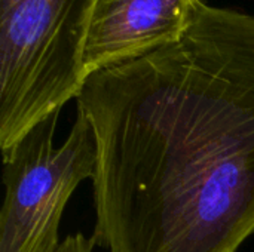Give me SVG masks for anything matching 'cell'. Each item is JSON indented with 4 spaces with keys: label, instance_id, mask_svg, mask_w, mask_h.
<instances>
[{
    "label": "cell",
    "instance_id": "6da1fadb",
    "mask_svg": "<svg viewBox=\"0 0 254 252\" xmlns=\"http://www.w3.org/2000/svg\"><path fill=\"white\" fill-rule=\"evenodd\" d=\"M91 239L107 252H238L254 236V16L201 1L176 43L91 74Z\"/></svg>",
    "mask_w": 254,
    "mask_h": 252
},
{
    "label": "cell",
    "instance_id": "7a4b0ae2",
    "mask_svg": "<svg viewBox=\"0 0 254 252\" xmlns=\"http://www.w3.org/2000/svg\"><path fill=\"white\" fill-rule=\"evenodd\" d=\"M98 0H0V149L77 98Z\"/></svg>",
    "mask_w": 254,
    "mask_h": 252
},
{
    "label": "cell",
    "instance_id": "3957f363",
    "mask_svg": "<svg viewBox=\"0 0 254 252\" xmlns=\"http://www.w3.org/2000/svg\"><path fill=\"white\" fill-rule=\"evenodd\" d=\"M58 116H49L1 153L0 252H55L71 195L94 177L97 147L89 122L76 111L68 135L55 146Z\"/></svg>",
    "mask_w": 254,
    "mask_h": 252
},
{
    "label": "cell",
    "instance_id": "277c9868",
    "mask_svg": "<svg viewBox=\"0 0 254 252\" xmlns=\"http://www.w3.org/2000/svg\"><path fill=\"white\" fill-rule=\"evenodd\" d=\"M202 0H98L83 46L86 79L179 42Z\"/></svg>",
    "mask_w": 254,
    "mask_h": 252
},
{
    "label": "cell",
    "instance_id": "5b68a950",
    "mask_svg": "<svg viewBox=\"0 0 254 252\" xmlns=\"http://www.w3.org/2000/svg\"><path fill=\"white\" fill-rule=\"evenodd\" d=\"M94 241L82 233L67 235L55 252H94Z\"/></svg>",
    "mask_w": 254,
    "mask_h": 252
}]
</instances>
